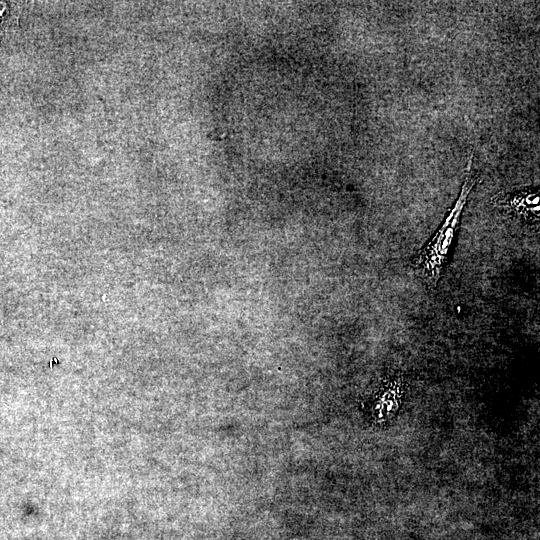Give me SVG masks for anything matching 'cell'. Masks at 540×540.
Returning <instances> with one entry per match:
<instances>
[{"instance_id": "obj_1", "label": "cell", "mask_w": 540, "mask_h": 540, "mask_svg": "<svg viewBox=\"0 0 540 540\" xmlns=\"http://www.w3.org/2000/svg\"><path fill=\"white\" fill-rule=\"evenodd\" d=\"M478 177V172L474 166V152L470 151L463 184L454 205L447 213L438 230L410 260V270L430 290H434L442 278L454 248L463 210L470 193L478 181Z\"/></svg>"}, {"instance_id": "obj_2", "label": "cell", "mask_w": 540, "mask_h": 540, "mask_svg": "<svg viewBox=\"0 0 540 540\" xmlns=\"http://www.w3.org/2000/svg\"><path fill=\"white\" fill-rule=\"evenodd\" d=\"M499 214L518 226L536 232L540 223L539 189L531 186L502 190L491 198Z\"/></svg>"}]
</instances>
